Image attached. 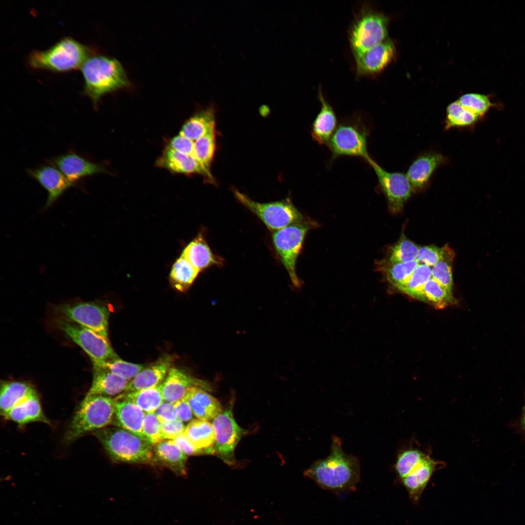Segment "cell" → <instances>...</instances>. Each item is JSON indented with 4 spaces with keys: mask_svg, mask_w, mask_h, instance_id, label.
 Instances as JSON below:
<instances>
[{
    "mask_svg": "<svg viewBox=\"0 0 525 525\" xmlns=\"http://www.w3.org/2000/svg\"><path fill=\"white\" fill-rule=\"evenodd\" d=\"M342 446L341 439L333 436L329 455L314 462L305 470L304 475L322 489L333 492L355 490L360 479V462L356 456L345 453Z\"/></svg>",
    "mask_w": 525,
    "mask_h": 525,
    "instance_id": "1",
    "label": "cell"
},
{
    "mask_svg": "<svg viewBox=\"0 0 525 525\" xmlns=\"http://www.w3.org/2000/svg\"><path fill=\"white\" fill-rule=\"evenodd\" d=\"M81 69L84 80L83 93L91 99L94 106L105 95L130 84L122 64L114 58L90 55Z\"/></svg>",
    "mask_w": 525,
    "mask_h": 525,
    "instance_id": "2",
    "label": "cell"
},
{
    "mask_svg": "<svg viewBox=\"0 0 525 525\" xmlns=\"http://www.w3.org/2000/svg\"><path fill=\"white\" fill-rule=\"evenodd\" d=\"M109 457L115 462L157 465L153 446L135 434L117 426L93 433Z\"/></svg>",
    "mask_w": 525,
    "mask_h": 525,
    "instance_id": "3",
    "label": "cell"
},
{
    "mask_svg": "<svg viewBox=\"0 0 525 525\" xmlns=\"http://www.w3.org/2000/svg\"><path fill=\"white\" fill-rule=\"evenodd\" d=\"M114 398L87 395L80 403L64 436L71 442L90 433L106 427L112 422Z\"/></svg>",
    "mask_w": 525,
    "mask_h": 525,
    "instance_id": "4",
    "label": "cell"
},
{
    "mask_svg": "<svg viewBox=\"0 0 525 525\" xmlns=\"http://www.w3.org/2000/svg\"><path fill=\"white\" fill-rule=\"evenodd\" d=\"M91 52L88 46L66 37L46 50L32 52L28 63L35 69L65 72L81 68Z\"/></svg>",
    "mask_w": 525,
    "mask_h": 525,
    "instance_id": "5",
    "label": "cell"
},
{
    "mask_svg": "<svg viewBox=\"0 0 525 525\" xmlns=\"http://www.w3.org/2000/svg\"><path fill=\"white\" fill-rule=\"evenodd\" d=\"M387 18L382 13L367 7L361 10L349 35L354 58L387 39Z\"/></svg>",
    "mask_w": 525,
    "mask_h": 525,
    "instance_id": "6",
    "label": "cell"
},
{
    "mask_svg": "<svg viewBox=\"0 0 525 525\" xmlns=\"http://www.w3.org/2000/svg\"><path fill=\"white\" fill-rule=\"evenodd\" d=\"M315 223L304 219L280 229L274 231L272 242L275 251L288 272L293 284L299 288L301 280L296 270L297 258L302 248L307 232Z\"/></svg>",
    "mask_w": 525,
    "mask_h": 525,
    "instance_id": "7",
    "label": "cell"
},
{
    "mask_svg": "<svg viewBox=\"0 0 525 525\" xmlns=\"http://www.w3.org/2000/svg\"><path fill=\"white\" fill-rule=\"evenodd\" d=\"M237 200L255 214L270 230L276 231L305 219L289 198L268 203L255 201L236 189L233 190Z\"/></svg>",
    "mask_w": 525,
    "mask_h": 525,
    "instance_id": "8",
    "label": "cell"
},
{
    "mask_svg": "<svg viewBox=\"0 0 525 525\" xmlns=\"http://www.w3.org/2000/svg\"><path fill=\"white\" fill-rule=\"evenodd\" d=\"M59 329L90 357L92 363L106 361L118 357L108 339L96 332L64 317L57 321Z\"/></svg>",
    "mask_w": 525,
    "mask_h": 525,
    "instance_id": "9",
    "label": "cell"
},
{
    "mask_svg": "<svg viewBox=\"0 0 525 525\" xmlns=\"http://www.w3.org/2000/svg\"><path fill=\"white\" fill-rule=\"evenodd\" d=\"M233 401L212 421L215 439L213 446V455L227 464H235V449L245 434V430L236 422L233 414Z\"/></svg>",
    "mask_w": 525,
    "mask_h": 525,
    "instance_id": "10",
    "label": "cell"
},
{
    "mask_svg": "<svg viewBox=\"0 0 525 525\" xmlns=\"http://www.w3.org/2000/svg\"><path fill=\"white\" fill-rule=\"evenodd\" d=\"M368 131L356 122L341 123L332 136L328 146L332 153V160L341 156L359 157L366 160Z\"/></svg>",
    "mask_w": 525,
    "mask_h": 525,
    "instance_id": "11",
    "label": "cell"
},
{
    "mask_svg": "<svg viewBox=\"0 0 525 525\" xmlns=\"http://www.w3.org/2000/svg\"><path fill=\"white\" fill-rule=\"evenodd\" d=\"M366 160L374 171L380 188L386 198L389 211L393 213L400 212L413 192L406 175L388 172L370 157Z\"/></svg>",
    "mask_w": 525,
    "mask_h": 525,
    "instance_id": "12",
    "label": "cell"
},
{
    "mask_svg": "<svg viewBox=\"0 0 525 525\" xmlns=\"http://www.w3.org/2000/svg\"><path fill=\"white\" fill-rule=\"evenodd\" d=\"M62 317L90 329L108 339L109 310L93 302L64 304L59 306Z\"/></svg>",
    "mask_w": 525,
    "mask_h": 525,
    "instance_id": "13",
    "label": "cell"
},
{
    "mask_svg": "<svg viewBox=\"0 0 525 525\" xmlns=\"http://www.w3.org/2000/svg\"><path fill=\"white\" fill-rule=\"evenodd\" d=\"M193 386L207 391L211 390L206 382L194 377L183 369L172 367L162 383V394L164 401L175 403L182 399L188 390Z\"/></svg>",
    "mask_w": 525,
    "mask_h": 525,
    "instance_id": "14",
    "label": "cell"
},
{
    "mask_svg": "<svg viewBox=\"0 0 525 525\" xmlns=\"http://www.w3.org/2000/svg\"><path fill=\"white\" fill-rule=\"evenodd\" d=\"M28 173L48 192L43 210L50 207L67 190L75 186L59 169L52 166L28 170Z\"/></svg>",
    "mask_w": 525,
    "mask_h": 525,
    "instance_id": "15",
    "label": "cell"
},
{
    "mask_svg": "<svg viewBox=\"0 0 525 525\" xmlns=\"http://www.w3.org/2000/svg\"><path fill=\"white\" fill-rule=\"evenodd\" d=\"M395 55L394 43L387 38L355 58L357 72L361 75L378 73L391 62Z\"/></svg>",
    "mask_w": 525,
    "mask_h": 525,
    "instance_id": "16",
    "label": "cell"
},
{
    "mask_svg": "<svg viewBox=\"0 0 525 525\" xmlns=\"http://www.w3.org/2000/svg\"><path fill=\"white\" fill-rule=\"evenodd\" d=\"M446 160L444 156L437 152L427 153L418 156L411 164L406 174L413 192L426 188L434 172Z\"/></svg>",
    "mask_w": 525,
    "mask_h": 525,
    "instance_id": "17",
    "label": "cell"
},
{
    "mask_svg": "<svg viewBox=\"0 0 525 525\" xmlns=\"http://www.w3.org/2000/svg\"><path fill=\"white\" fill-rule=\"evenodd\" d=\"M52 160L56 167L73 183L86 176L108 172L102 164L90 162L74 153L63 154Z\"/></svg>",
    "mask_w": 525,
    "mask_h": 525,
    "instance_id": "18",
    "label": "cell"
},
{
    "mask_svg": "<svg viewBox=\"0 0 525 525\" xmlns=\"http://www.w3.org/2000/svg\"><path fill=\"white\" fill-rule=\"evenodd\" d=\"M173 357L165 354L146 366L128 384L124 392L139 390L161 384L172 367Z\"/></svg>",
    "mask_w": 525,
    "mask_h": 525,
    "instance_id": "19",
    "label": "cell"
},
{
    "mask_svg": "<svg viewBox=\"0 0 525 525\" xmlns=\"http://www.w3.org/2000/svg\"><path fill=\"white\" fill-rule=\"evenodd\" d=\"M443 461L432 459L430 455L401 482L413 502H419L434 472L443 468Z\"/></svg>",
    "mask_w": 525,
    "mask_h": 525,
    "instance_id": "20",
    "label": "cell"
},
{
    "mask_svg": "<svg viewBox=\"0 0 525 525\" xmlns=\"http://www.w3.org/2000/svg\"><path fill=\"white\" fill-rule=\"evenodd\" d=\"M114 399V412L111 424L145 439L142 435V427L145 412L129 401L115 398Z\"/></svg>",
    "mask_w": 525,
    "mask_h": 525,
    "instance_id": "21",
    "label": "cell"
},
{
    "mask_svg": "<svg viewBox=\"0 0 525 525\" xmlns=\"http://www.w3.org/2000/svg\"><path fill=\"white\" fill-rule=\"evenodd\" d=\"M207 390L196 386L190 388L183 398L189 403L193 414L200 419H214L223 411L220 402Z\"/></svg>",
    "mask_w": 525,
    "mask_h": 525,
    "instance_id": "22",
    "label": "cell"
},
{
    "mask_svg": "<svg viewBox=\"0 0 525 525\" xmlns=\"http://www.w3.org/2000/svg\"><path fill=\"white\" fill-rule=\"evenodd\" d=\"M153 449L158 465L166 467L179 476H186L188 456L174 440H164L153 446Z\"/></svg>",
    "mask_w": 525,
    "mask_h": 525,
    "instance_id": "23",
    "label": "cell"
},
{
    "mask_svg": "<svg viewBox=\"0 0 525 525\" xmlns=\"http://www.w3.org/2000/svg\"><path fill=\"white\" fill-rule=\"evenodd\" d=\"M129 381L101 368L93 366V377L87 395L115 397L123 393Z\"/></svg>",
    "mask_w": 525,
    "mask_h": 525,
    "instance_id": "24",
    "label": "cell"
},
{
    "mask_svg": "<svg viewBox=\"0 0 525 525\" xmlns=\"http://www.w3.org/2000/svg\"><path fill=\"white\" fill-rule=\"evenodd\" d=\"M318 95L321 108L313 122L311 136L319 144L327 145L337 127V119L332 106L325 99L320 88Z\"/></svg>",
    "mask_w": 525,
    "mask_h": 525,
    "instance_id": "25",
    "label": "cell"
},
{
    "mask_svg": "<svg viewBox=\"0 0 525 525\" xmlns=\"http://www.w3.org/2000/svg\"><path fill=\"white\" fill-rule=\"evenodd\" d=\"M181 256L199 272L212 266L221 265L222 258L215 255L201 234H199L184 248Z\"/></svg>",
    "mask_w": 525,
    "mask_h": 525,
    "instance_id": "26",
    "label": "cell"
},
{
    "mask_svg": "<svg viewBox=\"0 0 525 525\" xmlns=\"http://www.w3.org/2000/svg\"><path fill=\"white\" fill-rule=\"evenodd\" d=\"M4 418L20 426L36 421L50 424L42 410L37 393L30 396L16 405Z\"/></svg>",
    "mask_w": 525,
    "mask_h": 525,
    "instance_id": "27",
    "label": "cell"
},
{
    "mask_svg": "<svg viewBox=\"0 0 525 525\" xmlns=\"http://www.w3.org/2000/svg\"><path fill=\"white\" fill-rule=\"evenodd\" d=\"M183 434L195 448L205 451L207 455H213L215 433L212 423L208 420L198 418L192 420L186 426Z\"/></svg>",
    "mask_w": 525,
    "mask_h": 525,
    "instance_id": "28",
    "label": "cell"
},
{
    "mask_svg": "<svg viewBox=\"0 0 525 525\" xmlns=\"http://www.w3.org/2000/svg\"><path fill=\"white\" fill-rule=\"evenodd\" d=\"M36 393L33 386L23 382H3L0 386V411L4 418L16 405Z\"/></svg>",
    "mask_w": 525,
    "mask_h": 525,
    "instance_id": "29",
    "label": "cell"
},
{
    "mask_svg": "<svg viewBox=\"0 0 525 525\" xmlns=\"http://www.w3.org/2000/svg\"><path fill=\"white\" fill-rule=\"evenodd\" d=\"M419 264L416 260L401 262L385 259L378 263L377 268L388 283L398 290L409 280Z\"/></svg>",
    "mask_w": 525,
    "mask_h": 525,
    "instance_id": "30",
    "label": "cell"
},
{
    "mask_svg": "<svg viewBox=\"0 0 525 525\" xmlns=\"http://www.w3.org/2000/svg\"><path fill=\"white\" fill-rule=\"evenodd\" d=\"M114 398L129 401L139 406L145 413L154 412L164 401L162 394V383L148 388L123 392Z\"/></svg>",
    "mask_w": 525,
    "mask_h": 525,
    "instance_id": "31",
    "label": "cell"
},
{
    "mask_svg": "<svg viewBox=\"0 0 525 525\" xmlns=\"http://www.w3.org/2000/svg\"><path fill=\"white\" fill-rule=\"evenodd\" d=\"M216 149L215 127L194 140L193 157L209 177L214 180L210 167Z\"/></svg>",
    "mask_w": 525,
    "mask_h": 525,
    "instance_id": "32",
    "label": "cell"
},
{
    "mask_svg": "<svg viewBox=\"0 0 525 525\" xmlns=\"http://www.w3.org/2000/svg\"><path fill=\"white\" fill-rule=\"evenodd\" d=\"M200 272L181 256L173 264L169 275L172 285L184 292L192 285Z\"/></svg>",
    "mask_w": 525,
    "mask_h": 525,
    "instance_id": "33",
    "label": "cell"
},
{
    "mask_svg": "<svg viewBox=\"0 0 525 525\" xmlns=\"http://www.w3.org/2000/svg\"><path fill=\"white\" fill-rule=\"evenodd\" d=\"M429 455L419 447H407L398 454L394 469L401 481L411 473Z\"/></svg>",
    "mask_w": 525,
    "mask_h": 525,
    "instance_id": "34",
    "label": "cell"
},
{
    "mask_svg": "<svg viewBox=\"0 0 525 525\" xmlns=\"http://www.w3.org/2000/svg\"><path fill=\"white\" fill-rule=\"evenodd\" d=\"M441 260L431 268V276L436 281L452 293L453 286L452 267L455 256L454 251L445 245Z\"/></svg>",
    "mask_w": 525,
    "mask_h": 525,
    "instance_id": "35",
    "label": "cell"
},
{
    "mask_svg": "<svg viewBox=\"0 0 525 525\" xmlns=\"http://www.w3.org/2000/svg\"><path fill=\"white\" fill-rule=\"evenodd\" d=\"M420 300L441 309L452 304L454 298L452 293L431 277L425 283Z\"/></svg>",
    "mask_w": 525,
    "mask_h": 525,
    "instance_id": "36",
    "label": "cell"
},
{
    "mask_svg": "<svg viewBox=\"0 0 525 525\" xmlns=\"http://www.w3.org/2000/svg\"><path fill=\"white\" fill-rule=\"evenodd\" d=\"M479 119L476 115L464 107L458 101L451 103L447 107L445 129L465 127L474 124Z\"/></svg>",
    "mask_w": 525,
    "mask_h": 525,
    "instance_id": "37",
    "label": "cell"
},
{
    "mask_svg": "<svg viewBox=\"0 0 525 525\" xmlns=\"http://www.w3.org/2000/svg\"><path fill=\"white\" fill-rule=\"evenodd\" d=\"M93 366L104 368L128 381H131L146 366L123 360L119 357L99 363H92Z\"/></svg>",
    "mask_w": 525,
    "mask_h": 525,
    "instance_id": "38",
    "label": "cell"
},
{
    "mask_svg": "<svg viewBox=\"0 0 525 525\" xmlns=\"http://www.w3.org/2000/svg\"><path fill=\"white\" fill-rule=\"evenodd\" d=\"M431 277V267L419 264L409 280L398 290L420 300L425 283Z\"/></svg>",
    "mask_w": 525,
    "mask_h": 525,
    "instance_id": "39",
    "label": "cell"
},
{
    "mask_svg": "<svg viewBox=\"0 0 525 525\" xmlns=\"http://www.w3.org/2000/svg\"><path fill=\"white\" fill-rule=\"evenodd\" d=\"M420 247L402 234L389 249L388 258L391 262H407L416 260Z\"/></svg>",
    "mask_w": 525,
    "mask_h": 525,
    "instance_id": "40",
    "label": "cell"
},
{
    "mask_svg": "<svg viewBox=\"0 0 525 525\" xmlns=\"http://www.w3.org/2000/svg\"><path fill=\"white\" fill-rule=\"evenodd\" d=\"M458 101L464 107L479 118L482 117L492 105L487 96L477 93L464 94Z\"/></svg>",
    "mask_w": 525,
    "mask_h": 525,
    "instance_id": "41",
    "label": "cell"
},
{
    "mask_svg": "<svg viewBox=\"0 0 525 525\" xmlns=\"http://www.w3.org/2000/svg\"><path fill=\"white\" fill-rule=\"evenodd\" d=\"M142 431L144 438L153 446L164 440L161 434V422L154 412L145 413Z\"/></svg>",
    "mask_w": 525,
    "mask_h": 525,
    "instance_id": "42",
    "label": "cell"
},
{
    "mask_svg": "<svg viewBox=\"0 0 525 525\" xmlns=\"http://www.w3.org/2000/svg\"><path fill=\"white\" fill-rule=\"evenodd\" d=\"M443 253V247L433 245L423 246L419 248L416 260L419 264L432 267L441 260Z\"/></svg>",
    "mask_w": 525,
    "mask_h": 525,
    "instance_id": "43",
    "label": "cell"
},
{
    "mask_svg": "<svg viewBox=\"0 0 525 525\" xmlns=\"http://www.w3.org/2000/svg\"><path fill=\"white\" fill-rule=\"evenodd\" d=\"M161 434L163 440H173L182 434L185 426L184 422L176 419L171 421L161 423Z\"/></svg>",
    "mask_w": 525,
    "mask_h": 525,
    "instance_id": "44",
    "label": "cell"
},
{
    "mask_svg": "<svg viewBox=\"0 0 525 525\" xmlns=\"http://www.w3.org/2000/svg\"><path fill=\"white\" fill-rule=\"evenodd\" d=\"M154 413L161 423L171 421L177 419L175 404L163 401Z\"/></svg>",
    "mask_w": 525,
    "mask_h": 525,
    "instance_id": "45",
    "label": "cell"
},
{
    "mask_svg": "<svg viewBox=\"0 0 525 525\" xmlns=\"http://www.w3.org/2000/svg\"><path fill=\"white\" fill-rule=\"evenodd\" d=\"M174 404L177 419L183 422L190 421L193 420V414L192 409L189 403L184 398Z\"/></svg>",
    "mask_w": 525,
    "mask_h": 525,
    "instance_id": "46",
    "label": "cell"
},
{
    "mask_svg": "<svg viewBox=\"0 0 525 525\" xmlns=\"http://www.w3.org/2000/svg\"><path fill=\"white\" fill-rule=\"evenodd\" d=\"M173 440L187 456L207 455L205 451L195 448L189 441L183 433Z\"/></svg>",
    "mask_w": 525,
    "mask_h": 525,
    "instance_id": "47",
    "label": "cell"
},
{
    "mask_svg": "<svg viewBox=\"0 0 525 525\" xmlns=\"http://www.w3.org/2000/svg\"><path fill=\"white\" fill-rule=\"evenodd\" d=\"M521 424L522 427L525 429V404L524 405L522 415Z\"/></svg>",
    "mask_w": 525,
    "mask_h": 525,
    "instance_id": "48",
    "label": "cell"
}]
</instances>
